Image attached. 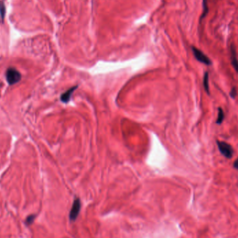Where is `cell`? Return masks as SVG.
<instances>
[{"label":"cell","mask_w":238,"mask_h":238,"mask_svg":"<svg viewBox=\"0 0 238 238\" xmlns=\"http://www.w3.org/2000/svg\"><path fill=\"white\" fill-rule=\"evenodd\" d=\"M237 88L236 87H232L231 90L230 91V96L232 98H235L236 96H237Z\"/></svg>","instance_id":"10"},{"label":"cell","mask_w":238,"mask_h":238,"mask_svg":"<svg viewBox=\"0 0 238 238\" xmlns=\"http://www.w3.org/2000/svg\"><path fill=\"white\" fill-rule=\"evenodd\" d=\"M203 87L204 89L206 91L207 95H210V87H209V73L206 71V73H204V76H203Z\"/></svg>","instance_id":"7"},{"label":"cell","mask_w":238,"mask_h":238,"mask_svg":"<svg viewBox=\"0 0 238 238\" xmlns=\"http://www.w3.org/2000/svg\"><path fill=\"white\" fill-rule=\"evenodd\" d=\"M81 209V202H80L79 198H76L73 201L72 207H71L69 218L70 221H74L77 219L79 214V211Z\"/></svg>","instance_id":"4"},{"label":"cell","mask_w":238,"mask_h":238,"mask_svg":"<svg viewBox=\"0 0 238 238\" xmlns=\"http://www.w3.org/2000/svg\"><path fill=\"white\" fill-rule=\"evenodd\" d=\"M231 61L232 65L238 73V59L237 58L236 47H235L233 43H232L231 45Z\"/></svg>","instance_id":"5"},{"label":"cell","mask_w":238,"mask_h":238,"mask_svg":"<svg viewBox=\"0 0 238 238\" xmlns=\"http://www.w3.org/2000/svg\"><path fill=\"white\" fill-rule=\"evenodd\" d=\"M192 50L193 54H194V56H195L196 60L206 65H212V61H211L210 59L208 58L207 56L201 51V50H198V48H196V47H194V46L192 47Z\"/></svg>","instance_id":"3"},{"label":"cell","mask_w":238,"mask_h":238,"mask_svg":"<svg viewBox=\"0 0 238 238\" xmlns=\"http://www.w3.org/2000/svg\"><path fill=\"white\" fill-rule=\"evenodd\" d=\"M7 80L10 85H13L18 82L21 79V74L17 71L16 68H8L6 73Z\"/></svg>","instance_id":"2"},{"label":"cell","mask_w":238,"mask_h":238,"mask_svg":"<svg viewBox=\"0 0 238 238\" xmlns=\"http://www.w3.org/2000/svg\"><path fill=\"white\" fill-rule=\"evenodd\" d=\"M77 88V86L76 87H73L72 88H70V89H68L66 92H65V93L62 94L61 96V100L62 101V102H65V103H67L70 99L71 95L73 94V91H75Z\"/></svg>","instance_id":"6"},{"label":"cell","mask_w":238,"mask_h":238,"mask_svg":"<svg viewBox=\"0 0 238 238\" xmlns=\"http://www.w3.org/2000/svg\"><path fill=\"white\" fill-rule=\"evenodd\" d=\"M233 167L238 170V157L235 160V162H233Z\"/></svg>","instance_id":"12"},{"label":"cell","mask_w":238,"mask_h":238,"mask_svg":"<svg viewBox=\"0 0 238 238\" xmlns=\"http://www.w3.org/2000/svg\"><path fill=\"white\" fill-rule=\"evenodd\" d=\"M203 13L202 14L200 20H201L205 17L206 16V15L208 12V7H207V0H203Z\"/></svg>","instance_id":"9"},{"label":"cell","mask_w":238,"mask_h":238,"mask_svg":"<svg viewBox=\"0 0 238 238\" xmlns=\"http://www.w3.org/2000/svg\"><path fill=\"white\" fill-rule=\"evenodd\" d=\"M224 118H225V114H224V110H223V109L221 107H219L218 108V116H217L216 123L217 125H221L223 123V121H224Z\"/></svg>","instance_id":"8"},{"label":"cell","mask_w":238,"mask_h":238,"mask_svg":"<svg viewBox=\"0 0 238 238\" xmlns=\"http://www.w3.org/2000/svg\"><path fill=\"white\" fill-rule=\"evenodd\" d=\"M34 216H29L27 219H26V221H27V224H31V223L33 222V221H34Z\"/></svg>","instance_id":"11"},{"label":"cell","mask_w":238,"mask_h":238,"mask_svg":"<svg viewBox=\"0 0 238 238\" xmlns=\"http://www.w3.org/2000/svg\"><path fill=\"white\" fill-rule=\"evenodd\" d=\"M216 142L219 150L222 155H224L227 159H231L234 153V150L231 145L225 141H220L217 140Z\"/></svg>","instance_id":"1"}]
</instances>
